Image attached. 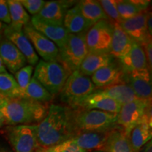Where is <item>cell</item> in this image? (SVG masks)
Listing matches in <instances>:
<instances>
[{
  "label": "cell",
  "mask_w": 152,
  "mask_h": 152,
  "mask_svg": "<svg viewBox=\"0 0 152 152\" xmlns=\"http://www.w3.org/2000/svg\"><path fill=\"white\" fill-rule=\"evenodd\" d=\"M152 18H151V12L149 13V16L147 18V30H148V33L150 36H151L152 35V24H151V21H152Z\"/></svg>",
  "instance_id": "obj_39"
},
{
  "label": "cell",
  "mask_w": 152,
  "mask_h": 152,
  "mask_svg": "<svg viewBox=\"0 0 152 152\" xmlns=\"http://www.w3.org/2000/svg\"><path fill=\"white\" fill-rule=\"evenodd\" d=\"M139 152H152V142L151 140L147 142V144H145L140 149Z\"/></svg>",
  "instance_id": "obj_38"
},
{
  "label": "cell",
  "mask_w": 152,
  "mask_h": 152,
  "mask_svg": "<svg viewBox=\"0 0 152 152\" xmlns=\"http://www.w3.org/2000/svg\"><path fill=\"white\" fill-rule=\"evenodd\" d=\"M125 83L130 85L139 99L151 101V78L149 69L125 73Z\"/></svg>",
  "instance_id": "obj_13"
},
{
  "label": "cell",
  "mask_w": 152,
  "mask_h": 152,
  "mask_svg": "<svg viewBox=\"0 0 152 152\" xmlns=\"http://www.w3.org/2000/svg\"><path fill=\"white\" fill-rule=\"evenodd\" d=\"M113 24L102 20L93 25L85 34L89 52L110 54Z\"/></svg>",
  "instance_id": "obj_8"
},
{
  "label": "cell",
  "mask_w": 152,
  "mask_h": 152,
  "mask_svg": "<svg viewBox=\"0 0 152 152\" xmlns=\"http://www.w3.org/2000/svg\"><path fill=\"white\" fill-rule=\"evenodd\" d=\"M48 104L40 103L30 99H9L0 109V114L7 125L37 124L48 113Z\"/></svg>",
  "instance_id": "obj_2"
},
{
  "label": "cell",
  "mask_w": 152,
  "mask_h": 152,
  "mask_svg": "<svg viewBox=\"0 0 152 152\" xmlns=\"http://www.w3.org/2000/svg\"><path fill=\"white\" fill-rule=\"evenodd\" d=\"M109 132H86L76 134L71 140L85 151H104Z\"/></svg>",
  "instance_id": "obj_19"
},
{
  "label": "cell",
  "mask_w": 152,
  "mask_h": 152,
  "mask_svg": "<svg viewBox=\"0 0 152 152\" xmlns=\"http://www.w3.org/2000/svg\"><path fill=\"white\" fill-rule=\"evenodd\" d=\"M75 134L71 109L66 106L50 105L46 116L37 124V140L41 149L61 143Z\"/></svg>",
  "instance_id": "obj_1"
},
{
  "label": "cell",
  "mask_w": 152,
  "mask_h": 152,
  "mask_svg": "<svg viewBox=\"0 0 152 152\" xmlns=\"http://www.w3.org/2000/svg\"><path fill=\"white\" fill-rule=\"evenodd\" d=\"M151 118L144 114L129 134V140L132 151L139 152L145 144L151 140Z\"/></svg>",
  "instance_id": "obj_18"
},
{
  "label": "cell",
  "mask_w": 152,
  "mask_h": 152,
  "mask_svg": "<svg viewBox=\"0 0 152 152\" xmlns=\"http://www.w3.org/2000/svg\"><path fill=\"white\" fill-rule=\"evenodd\" d=\"M86 33H69L64 46L58 49L56 61L71 73L79 69L80 66L89 52L85 41Z\"/></svg>",
  "instance_id": "obj_6"
},
{
  "label": "cell",
  "mask_w": 152,
  "mask_h": 152,
  "mask_svg": "<svg viewBox=\"0 0 152 152\" xmlns=\"http://www.w3.org/2000/svg\"><path fill=\"white\" fill-rule=\"evenodd\" d=\"M0 93L9 99L21 97V90L16 80L7 72L0 73Z\"/></svg>",
  "instance_id": "obj_31"
},
{
  "label": "cell",
  "mask_w": 152,
  "mask_h": 152,
  "mask_svg": "<svg viewBox=\"0 0 152 152\" xmlns=\"http://www.w3.org/2000/svg\"><path fill=\"white\" fill-rule=\"evenodd\" d=\"M142 48L144 49V54H145L146 59H147L148 68L149 71L151 73L152 68V42L151 37L147 38L143 43L141 44Z\"/></svg>",
  "instance_id": "obj_36"
},
{
  "label": "cell",
  "mask_w": 152,
  "mask_h": 152,
  "mask_svg": "<svg viewBox=\"0 0 152 152\" xmlns=\"http://www.w3.org/2000/svg\"><path fill=\"white\" fill-rule=\"evenodd\" d=\"M115 1L116 0H102V1H99L104 12L108 17L109 21L113 24L115 23H118L122 20V18H121L117 11Z\"/></svg>",
  "instance_id": "obj_33"
},
{
  "label": "cell",
  "mask_w": 152,
  "mask_h": 152,
  "mask_svg": "<svg viewBox=\"0 0 152 152\" xmlns=\"http://www.w3.org/2000/svg\"><path fill=\"white\" fill-rule=\"evenodd\" d=\"M77 4L83 16L87 21L92 24V26L100 20H109L104 12L99 1L83 0L78 1Z\"/></svg>",
  "instance_id": "obj_28"
},
{
  "label": "cell",
  "mask_w": 152,
  "mask_h": 152,
  "mask_svg": "<svg viewBox=\"0 0 152 152\" xmlns=\"http://www.w3.org/2000/svg\"><path fill=\"white\" fill-rule=\"evenodd\" d=\"M119 60L124 73L149 69L144 49L140 44L135 42H133L128 54Z\"/></svg>",
  "instance_id": "obj_20"
},
{
  "label": "cell",
  "mask_w": 152,
  "mask_h": 152,
  "mask_svg": "<svg viewBox=\"0 0 152 152\" xmlns=\"http://www.w3.org/2000/svg\"><path fill=\"white\" fill-rule=\"evenodd\" d=\"M3 36L14 44L22 53L27 63L30 66L37 65L39 57L29 39L25 35L23 30H16L11 27L10 25H7L4 27Z\"/></svg>",
  "instance_id": "obj_11"
},
{
  "label": "cell",
  "mask_w": 152,
  "mask_h": 152,
  "mask_svg": "<svg viewBox=\"0 0 152 152\" xmlns=\"http://www.w3.org/2000/svg\"><path fill=\"white\" fill-rule=\"evenodd\" d=\"M0 22L8 25L11 23L8 4L4 0H0Z\"/></svg>",
  "instance_id": "obj_37"
},
{
  "label": "cell",
  "mask_w": 152,
  "mask_h": 152,
  "mask_svg": "<svg viewBox=\"0 0 152 152\" xmlns=\"http://www.w3.org/2000/svg\"><path fill=\"white\" fill-rule=\"evenodd\" d=\"M150 1L144 0H119L115 1L118 12L122 18L126 20L149 9Z\"/></svg>",
  "instance_id": "obj_27"
},
{
  "label": "cell",
  "mask_w": 152,
  "mask_h": 152,
  "mask_svg": "<svg viewBox=\"0 0 152 152\" xmlns=\"http://www.w3.org/2000/svg\"><path fill=\"white\" fill-rule=\"evenodd\" d=\"M91 80L96 89H102L125 83V73L121 66L114 61L93 73Z\"/></svg>",
  "instance_id": "obj_14"
},
{
  "label": "cell",
  "mask_w": 152,
  "mask_h": 152,
  "mask_svg": "<svg viewBox=\"0 0 152 152\" xmlns=\"http://www.w3.org/2000/svg\"><path fill=\"white\" fill-rule=\"evenodd\" d=\"M0 152H7V151L4 149V148L1 147V146H0Z\"/></svg>",
  "instance_id": "obj_44"
},
{
  "label": "cell",
  "mask_w": 152,
  "mask_h": 152,
  "mask_svg": "<svg viewBox=\"0 0 152 152\" xmlns=\"http://www.w3.org/2000/svg\"><path fill=\"white\" fill-rule=\"evenodd\" d=\"M21 97L30 99L40 103L48 104L53 100L54 96L33 77L26 90L22 92Z\"/></svg>",
  "instance_id": "obj_30"
},
{
  "label": "cell",
  "mask_w": 152,
  "mask_h": 152,
  "mask_svg": "<svg viewBox=\"0 0 152 152\" xmlns=\"http://www.w3.org/2000/svg\"><path fill=\"white\" fill-rule=\"evenodd\" d=\"M151 12L149 9L133 18L122 20L118 23L121 28L130 36L133 41L141 45L150 36L147 30V18Z\"/></svg>",
  "instance_id": "obj_12"
},
{
  "label": "cell",
  "mask_w": 152,
  "mask_h": 152,
  "mask_svg": "<svg viewBox=\"0 0 152 152\" xmlns=\"http://www.w3.org/2000/svg\"><path fill=\"white\" fill-rule=\"evenodd\" d=\"M7 152H11V151H7Z\"/></svg>",
  "instance_id": "obj_48"
},
{
  "label": "cell",
  "mask_w": 152,
  "mask_h": 152,
  "mask_svg": "<svg viewBox=\"0 0 152 152\" xmlns=\"http://www.w3.org/2000/svg\"><path fill=\"white\" fill-rule=\"evenodd\" d=\"M23 32L30 43L33 44V48L35 49L36 52L42 58L43 61H50L57 60L58 55V47L50 39L35 30L31 23L30 22L23 26Z\"/></svg>",
  "instance_id": "obj_10"
},
{
  "label": "cell",
  "mask_w": 152,
  "mask_h": 152,
  "mask_svg": "<svg viewBox=\"0 0 152 152\" xmlns=\"http://www.w3.org/2000/svg\"><path fill=\"white\" fill-rule=\"evenodd\" d=\"M71 74L57 61L40 60L36 66L33 77L54 96L60 94Z\"/></svg>",
  "instance_id": "obj_5"
},
{
  "label": "cell",
  "mask_w": 152,
  "mask_h": 152,
  "mask_svg": "<svg viewBox=\"0 0 152 152\" xmlns=\"http://www.w3.org/2000/svg\"><path fill=\"white\" fill-rule=\"evenodd\" d=\"M96 91L113 99L121 106L139 99L130 85L125 83L113 85Z\"/></svg>",
  "instance_id": "obj_25"
},
{
  "label": "cell",
  "mask_w": 152,
  "mask_h": 152,
  "mask_svg": "<svg viewBox=\"0 0 152 152\" xmlns=\"http://www.w3.org/2000/svg\"><path fill=\"white\" fill-rule=\"evenodd\" d=\"M0 57L5 67L14 74L27 64V61L22 53L4 36L0 41Z\"/></svg>",
  "instance_id": "obj_17"
},
{
  "label": "cell",
  "mask_w": 152,
  "mask_h": 152,
  "mask_svg": "<svg viewBox=\"0 0 152 152\" xmlns=\"http://www.w3.org/2000/svg\"><path fill=\"white\" fill-rule=\"evenodd\" d=\"M132 152H134V151H132Z\"/></svg>",
  "instance_id": "obj_49"
},
{
  "label": "cell",
  "mask_w": 152,
  "mask_h": 152,
  "mask_svg": "<svg viewBox=\"0 0 152 152\" xmlns=\"http://www.w3.org/2000/svg\"><path fill=\"white\" fill-rule=\"evenodd\" d=\"M4 27V25L1 22H0V31L3 32Z\"/></svg>",
  "instance_id": "obj_43"
},
{
  "label": "cell",
  "mask_w": 152,
  "mask_h": 152,
  "mask_svg": "<svg viewBox=\"0 0 152 152\" xmlns=\"http://www.w3.org/2000/svg\"><path fill=\"white\" fill-rule=\"evenodd\" d=\"M71 118L75 134L86 132H109L119 128L117 113L77 108L71 109Z\"/></svg>",
  "instance_id": "obj_3"
},
{
  "label": "cell",
  "mask_w": 152,
  "mask_h": 152,
  "mask_svg": "<svg viewBox=\"0 0 152 152\" xmlns=\"http://www.w3.org/2000/svg\"><path fill=\"white\" fill-rule=\"evenodd\" d=\"M133 42L118 23H113L110 54L114 58L121 59L126 56L132 48Z\"/></svg>",
  "instance_id": "obj_22"
},
{
  "label": "cell",
  "mask_w": 152,
  "mask_h": 152,
  "mask_svg": "<svg viewBox=\"0 0 152 152\" xmlns=\"http://www.w3.org/2000/svg\"><path fill=\"white\" fill-rule=\"evenodd\" d=\"M30 23L35 30L53 42L58 49L61 48L67 40L69 33L64 25L60 26L50 23L39 18L37 15L32 17Z\"/></svg>",
  "instance_id": "obj_15"
},
{
  "label": "cell",
  "mask_w": 152,
  "mask_h": 152,
  "mask_svg": "<svg viewBox=\"0 0 152 152\" xmlns=\"http://www.w3.org/2000/svg\"><path fill=\"white\" fill-rule=\"evenodd\" d=\"M96 90L90 77L77 70L66 80L60 92L61 101L70 109H77L82 102Z\"/></svg>",
  "instance_id": "obj_4"
},
{
  "label": "cell",
  "mask_w": 152,
  "mask_h": 152,
  "mask_svg": "<svg viewBox=\"0 0 152 152\" xmlns=\"http://www.w3.org/2000/svg\"><path fill=\"white\" fill-rule=\"evenodd\" d=\"M8 4L11 23L9 24L16 30H23V26L30 22V17L19 0H9Z\"/></svg>",
  "instance_id": "obj_29"
},
{
  "label": "cell",
  "mask_w": 152,
  "mask_h": 152,
  "mask_svg": "<svg viewBox=\"0 0 152 152\" xmlns=\"http://www.w3.org/2000/svg\"><path fill=\"white\" fill-rule=\"evenodd\" d=\"M132 151L128 136L122 128L119 127L110 131L104 151L132 152Z\"/></svg>",
  "instance_id": "obj_26"
},
{
  "label": "cell",
  "mask_w": 152,
  "mask_h": 152,
  "mask_svg": "<svg viewBox=\"0 0 152 152\" xmlns=\"http://www.w3.org/2000/svg\"><path fill=\"white\" fill-rule=\"evenodd\" d=\"M63 25L71 34L86 33L92 26L83 16L77 2L66 12Z\"/></svg>",
  "instance_id": "obj_24"
},
{
  "label": "cell",
  "mask_w": 152,
  "mask_h": 152,
  "mask_svg": "<svg viewBox=\"0 0 152 152\" xmlns=\"http://www.w3.org/2000/svg\"><path fill=\"white\" fill-rule=\"evenodd\" d=\"M114 61L115 58L111 54L88 52L80 66L78 71L83 75L90 76L99 69Z\"/></svg>",
  "instance_id": "obj_23"
},
{
  "label": "cell",
  "mask_w": 152,
  "mask_h": 152,
  "mask_svg": "<svg viewBox=\"0 0 152 152\" xmlns=\"http://www.w3.org/2000/svg\"><path fill=\"white\" fill-rule=\"evenodd\" d=\"M20 2L24 9L33 16L39 14L45 4L43 0H20Z\"/></svg>",
  "instance_id": "obj_35"
},
{
  "label": "cell",
  "mask_w": 152,
  "mask_h": 152,
  "mask_svg": "<svg viewBox=\"0 0 152 152\" xmlns=\"http://www.w3.org/2000/svg\"><path fill=\"white\" fill-rule=\"evenodd\" d=\"M76 3L77 1L70 0L45 1V5L37 16L50 23L63 26L66 12Z\"/></svg>",
  "instance_id": "obj_16"
},
{
  "label": "cell",
  "mask_w": 152,
  "mask_h": 152,
  "mask_svg": "<svg viewBox=\"0 0 152 152\" xmlns=\"http://www.w3.org/2000/svg\"><path fill=\"white\" fill-rule=\"evenodd\" d=\"M1 133L14 152H37V124L7 125Z\"/></svg>",
  "instance_id": "obj_7"
},
{
  "label": "cell",
  "mask_w": 152,
  "mask_h": 152,
  "mask_svg": "<svg viewBox=\"0 0 152 152\" xmlns=\"http://www.w3.org/2000/svg\"><path fill=\"white\" fill-rule=\"evenodd\" d=\"M33 71V66L28 65L20 68L19 71L15 73L14 78L18 83L20 90H21V93L26 90V87L29 85L30 80H31Z\"/></svg>",
  "instance_id": "obj_34"
},
{
  "label": "cell",
  "mask_w": 152,
  "mask_h": 152,
  "mask_svg": "<svg viewBox=\"0 0 152 152\" xmlns=\"http://www.w3.org/2000/svg\"><path fill=\"white\" fill-rule=\"evenodd\" d=\"M9 98L7 97V96H5L4 95L1 94V93H0V109H1L2 106L4 105V104L7 103V102L8 101Z\"/></svg>",
  "instance_id": "obj_40"
},
{
  "label": "cell",
  "mask_w": 152,
  "mask_h": 152,
  "mask_svg": "<svg viewBox=\"0 0 152 152\" xmlns=\"http://www.w3.org/2000/svg\"><path fill=\"white\" fill-rule=\"evenodd\" d=\"M90 152H105L104 151H90Z\"/></svg>",
  "instance_id": "obj_46"
},
{
  "label": "cell",
  "mask_w": 152,
  "mask_h": 152,
  "mask_svg": "<svg viewBox=\"0 0 152 152\" xmlns=\"http://www.w3.org/2000/svg\"><path fill=\"white\" fill-rule=\"evenodd\" d=\"M151 101L138 99L121 106L117 113V124L129 136L130 131L143 117L148 104Z\"/></svg>",
  "instance_id": "obj_9"
},
{
  "label": "cell",
  "mask_w": 152,
  "mask_h": 152,
  "mask_svg": "<svg viewBox=\"0 0 152 152\" xmlns=\"http://www.w3.org/2000/svg\"><path fill=\"white\" fill-rule=\"evenodd\" d=\"M6 125V122L4 121V118L1 116V115L0 114V129L2 128L3 127H4Z\"/></svg>",
  "instance_id": "obj_42"
},
{
  "label": "cell",
  "mask_w": 152,
  "mask_h": 152,
  "mask_svg": "<svg viewBox=\"0 0 152 152\" xmlns=\"http://www.w3.org/2000/svg\"><path fill=\"white\" fill-rule=\"evenodd\" d=\"M39 149L42 152H87L79 147L71 139L46 149L39 148Z\"/></svg>",
  "instance_id": "obj_32"
},
{
  "label": "cell",
  "mask_w": 152,
  "mask_h": 152,
  "mask_svg": "<svg viewBox=\"0 0 152 152\" xmlns=\"http://www.w3.org/2000/svg\"><path fill=\"white\" fill-rule=\"evenodd\" d=\"M7 72V68H6L5 66L4 65V63L1 60V57H0V73H6Z\"/></svg>",
  "instance_id": "obj_41"
},
{
  "label": "cell",
  "mask_w": 152,
  "mask_h": 152,
  "mask_svg": "<svg viewBox=\"0 0 152 152\" xmlns=\"http://www.w3.org/2000/svg\"><path fill=\"white\" fill-rule=\"evenodd\" d=\"M79 108L118 113L121 109V105L109 96L101 94L95 90L82 102Z\"/></svg>",
  "instance_id": "obj_21"
},
{
  "label": "cell",
  "mask_w": 152,
  "mask_h": 152,
  "mask_svg": "<svg viewBox=\"0 0 152 152\" xmlns=\"http://www.w3.org/2000/svg\"><path fill=\"white\" fill-rule=\"evenodd\" d=\"M2 37H3V32L0 31V41L1 40V39H2Z\"/></svg>",
  "instance_id": "obj_45"
},
{
  "label": "cell",
  "mask_w": 152,
  "mask_h": 152,
  "mask_svg": "<svg viewBox=\"0 0 152 152\" xmlns=\"http://www.w3.org/2000/svg\"><path fill=\"white\" fill-rule=\"evenodd\" d=\"M37 152H42V151H40V149H38V150H37Z\"/></svg>",
  "instance_id": "obj_47"
}]
</instances>
